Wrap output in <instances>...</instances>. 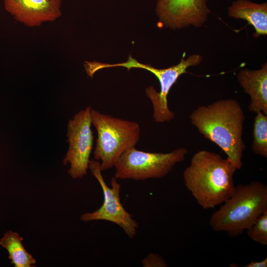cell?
Here are the masks:
<instances>
[{"instance_id": "6", "label": "cell", "mask_w": 267, "mask_h": 267, "mask_svg": "<svg viewBox=\"0 0 267 267\" xmlns=\"http://www.w3.org/2000/svg\"><path fill=\"white\" fill-rule=\"evenodd\" d=\"M202 61V57L200 55L193 54L186 60L184 59V56H182L177 65L166 69H157L150 64L140 63L130 55L126 62L120 63L109 64L97 62L95 69L99 70L105 68L124 67L130 70L137 68L146 70L153 74L159 81L160 90L157 92L153 86H150L146 88L145 93L152 103V116L154 121L163 123L175 118V113L170 109L168 104V95L171 88L180 75L186 73L187 68L198 65Z\"/></svg>"}, {"instance_id": "2", "label": "cell", "mask_w": 267, "mask_h": 267, "mask_svg": "<svg viewBox=\"0 0 267 267\" xmlns=\"http://www.w3.org/2000/svg\"><path fill=\"white\" fill-rule=\"evenodd\" d=\"M237 169L229 160L208 150H199L183 172L184 185L205 210L222 204L235 189Z\"/></svg>"}, {"instance_id": "13", "label": "cell", "mask_w": 267, "mask_h": 267, "mask_svg": "<svg viewBox=\"0 0 267 267\" xmlns=\"http://www.w3.org/2000/svg\"><path fill=\"white\" fill-rule=\"evenodd\" d=\"M23 240L18 233L9 230L0 239V245L7 251L8 258L15 267H35L36 260L25 249Z\"/></svg>"}, {"instance_id": "11", "label": "cell", "mask_w": 267, "mask_h": 267, "mask_svg": "<svg viewBox=\"0 0 267 267\" xmlns=\"http://www.w3.org/2000/svg\"><path fill=\"white\" fill-rule=\"evenodd\" d=\"M237 80L244 92L250 97L248 110L257 114L262 112L267 115V64L260 69L240 70Z\"/></svg>"}, {"instance_id": "9", "label": "cell", "mask_w": 267, "mask_h": 267, "mask_svg": "<svg viewBox=\"0 0 267 267\" xmlns=\"http://www.w3.org/2000/svg\"><path fill=\"white\" fill-rule=\"evenodd\" d=\"M208 0H158L157 14L166 26L180 29L202 26L210 11Z\"/></svg>"}, {"instance_id": "5", "label": "cell", "mask_w": 267, "mask_h": 267, "mask_svg": "<svg viewBox=\"0 0 267 267\" xmlns=\"http://www.w3.org/2000/svg\"><path fill=\"white\" fill-rule=\"evenodd\" d=\"M188 150L179 147L168 153L148 152L132 148L118 159L114 177L119 179L144 180L158 179L168 175L178 163L184 161Z\"/></svg>"}, {"instance_id": "10", "label": "cell", "mask_w": 267, "mask_h": 267, "mask_svg": "<svg viewBox=\"0 0 267 267\" xmlns=\"http://www.w3.org/2000/svg\"><path fill=\"white\" fill-rule=\"evenodd\" d=\"M62 0H4L5 9L28 27L53 22L61 15Z\"/></svg>"}, {"instance_id": "12", "label": "cell", "mask_w": 267, "mask_h": 267, "mask_svg": "<svg viewBox=\"0 0 267 267\" xmlns=\"http://www.w3.org/2000/svg\"><path fill=\"white\" fill-rule=\"evenodd\" d=\"M229 16L242 19L254 27L256 37L267 34V2L257 3L248 0L233 1L228 9Z\"/></svg>"}, {"instance_id": "4", "label": "cell", "mask_w": 267, "mask_h": 267, "mask_svg": "<svg viewBox=\"0 0 267 267\" xmlns=\"http://www.w3.org/2000/svg\"><path fill=\"white\" fill-rule=\"evenodd\" d=\"M91 119L97 133L94 158L101 161V171H106L114 167L125 151L135 147L140 138V126L92 109Z\"/></svg>"}, {"instance_id": "1", "label": "cell", "mask_w": 267, "mask_h": 267, "mask_svg": "<svg viewBox=\"0 0 267 267\" xmlns=\"http://www.w3.org/2000/svg\"><path fill=\"white\" fill-rule=\"evenodd\" d=\"M189 119L201 135L218 146L237 170L241 169L245 149L242 138L245 115L238 101L228 98L199 106Z\"/></svg>"}, {"instance_id": "15", "label": "cell", "mask_w": 267, "mask_h": 267, "mask_svg": "<svg viewBox=\"0 0 267 267\" xmlns=\"http://www.w3.org/2000/svg\"><path fill=\"white\" fill-rule=\"evenodd\" d=\"M247 234L253 241L263 245H267V211L262 214L248 228Z\"/></svg>"}, {"instance_id": "16", "label": "cell", "mask_w": 267, "mask_h": 267, "mask_svg": "<svg viewBox=\"0 0 267 267\" xmlns=\"http://www.w3.org/2000/svg\"><path fill=\"white\" fill-rule=\"evenodd\" d=\"M144 267H167L166 261L158 254L150 253L141 261Z\"/></svg>"}, {"instance_id": "17", "label": "cell", "mask_w": 267, "mask_h": 267, "mask_svg": "<svg viewBox=\"0 0 267 267\" xmlns=\"http://www.w3.org/2000/svg\"><path fill=\"white\" fill-rule=\"evenodd\" d=\"M245 267H267V258L260 261H252L249 264L245 265Z\"/></svg>"}, {"instance_id": "8", "label": "cell", "mask_w": 267, "mask_h": 267, "mask_svg": "<svg viewBox=\"0 0 267 267\" xmlns=\"http://www.w3.org/2000/svg\"><path fill=\"white\" fill-rule=\"evenodd\" d=\"M91 110V107L88 106L68 122L67 136L69 148L63 163L64 165L70 163L67 172L73 179L82 178L87 175L89 169L93 142Z\"/></svg>"}, {"instance_id": "14", "label": "cell", "mask_w": 267, "mask_h": 267, "mask_svg": "<svg viewBox=\"0 0 267 267\" xmlns=\"http://www.w3.org/2000/svg\"><path fill=\"white\" fill-rule=\"evenodd\" d=\"M253 126L252 149L256 154L267 158V115L256 114Z\"/></svg>"}, {"instance_id": "3", "label": "cell", "mask_w": 267, "mask_h": 267, "mask_svg": "<svg viewBox=\"0 0 267 267\" xmlns=\"http://www.w3.org/2000/svg\"><path fill=\"white\" fill-rule=\"evenodd\" d=\"M267 211V186L259 181L235 186L234 192L211 216L209 224L217 232L234 237L242 234Z\"/></svg>"}, {"instance_id": "7", "label": "cell", "mask_w": 267, "mask_h": 267, "mask_svg": "<svg viewBox=\"0 0 267 267\" xmlns=\"http://www.w3.org/2000/svg\"><path fill=\"white\" fill-rule=\"evenodd\" d=\"M89 169L100 184L104 200L99 208L91 213L83 214L80 220L84 222L102 220L114 223L123 230L129 238H134L137 233L139 224L121 202V185L117 179L114 177L111 178V187H109L103 178L99 162L90 160Z\"/></svg>"}]
</instances>
